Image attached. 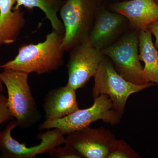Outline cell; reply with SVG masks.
Listing matches in <instances>:
<instances>
[{"mask_svg": "<svg viewBox=\"0 0 158 158\" xmlns=\"http://www.w3.org/2000/svg\"><path fill=\"white\" fill-rule=\"evenodd\" d=\"M122 116L113 109L110 98L106 94H101L94 99L90 107L77 110L63 118L44 121L40 125V130L57 129L63 135L83 129L90 126L91 123L101 120L111 126L118 124Z\"/></svg>", "mask_w": 158, "mask_h": 158, "instance_id": "cell-5", "label": "cell"}, {"mask_svg": "<svg viewBox=\"0 0 158 158\" xmlns=\"http://www.w3.org/2000/svg\"><path fill=\"white\" fill-rule=\"evenodd\" d=\"M102 0H64L59 13L65 28L62 46L69 52L88 39Z\"/></svg>", "mask_w": 158, "mask_h": 158, "instance_id": "cell-3", "label": "cell"}, {"mask_svg": "<svg viewBox=\"0 0 158 158\" xmlns=\"http://www.w3.org/2000/svg\"><path fill=\"white\" fill-rule=\"evenodd\" d=\"M138 37L139 31L130 29L116 42L101 51L123 78L132 84L144 85L148 83L144 80L143 67L138 56Z\"/></svg>", "mask_w": 158, "mask_h": 158, "instance_id": "cell-6", "label": "cell"}, {"mask_svg": "<svg viewBox=\"0 0 158 158\" xmlns=\"http://www.w3.org/2000/svg\"><path fill=\"white\" fill-rule=\"evenodd\" d=\"M16 0H0V47L14 43L26 23L23 11L13 9Z\"/></svg>", "mask_w": 158, "mask_h": 158, "instance_id": "cell-13", "label": "cell"}, {"mask_svg": "<svg viewBox=\"0 0 158 158\" xmlns=\"http://www.w3.org/2000/svg\"><path fill=\"white\" fill-rule=\"evenodd\" d=\"M130 1V0H102L103 4H109V3L120 2H127V1Z\"/></svg>", "mask_w": 158, "mask_h": 158, "instance_id": "cell-20", "label": "cell"}, {"mask_svg": "<svg viewBox=\"0 0 158 158\" xmlns=\"http://www.w3.org/2000/svg\"><path fill=\"white\" fill-rule=\"evenodd\" d=\"M13 118L8 108L7 98L0 94V124L10 121Z\"/></svg>", "mask_w": 158, "mask_h": 158, "instance_id": "cell-18", "label": "cell"}, {"mask_svg": "<svg viewBox=\"0 0 158 158\" xmlns=\"http://www.w3.org/2000/svg\"><path fill=\"white\" fill-rule=\"evenodd\" d=\"M139 59L144 62L143 76L146 83L152 82L158 86V51L152 41L149 30L139 31Z\"/></svg>", "mask_w": 158, "mask_h": 158, "instance_id": "cell-14", "label": "cell"}, {"mask_svg": "<svg viewBox=\"0 0 158 158\" xmlns=\"http://www.w3.org/2000/svg\"><path fill=\"white\" fill-rule=\"evenodd\" d=\"M18 126L16 120L9 123L0 132V154L4 158H35L38 155L48 153L55 147L65 144L64 135L57 129H53L39 135L41 140L39 144L27 147L11 136L12 130Z\"/></svg>", "mask_w": 158, "mask_h": 158, "instance_id": "cell-7", "label": "cell"}, {"mask_svg": "<svg viewBox=\"0 0 158 158\" xmlns=\"http://www.w3.org/2000/svg\"><path fill=\"white\" fill-rule=\"evenodd\" d=\"M29 75L23 72L6 69L0 74L2 82L7 89L8 108L18 126L21 129L31 127L40 118L28 82Z\"/></svg>", "mask_w": 158, "mask_h": 158, "instance_id": "cell-2", "label": "cell"}, {"mask_svg": "<svg viewBox=\"0 0 158 158\" xmlns=\"http://www.w3.org/2000/svg\"><path fill=\"white\" fill-rule=\"evenodd\" d=\"M1 69V67H0ZM1 74V73H0ZM2 80L1 79V77H0V94H2V91L3 90V86H2Z\"/></svg>", "mask_w": 158, "mask_h": 158, "instance_id": "cell-21", "label": "cell"}, {"mask_svg": "<svg viewBox=\"0 0 158 158\" xmlns=\"http://www.w3.org/2000/svg\"><path fill=\"white\" fill-rule=\"evenodd\" d=\"M69 52L66 65L68 74L66 85L76 90L85 87L94 77L105 56L88 39Z\"/></svg>", "mask_w": 158, "mask_h": 158, "instance_id": "cell-8", "label": "cell"}, {"mask_svg": "<svg viewBox=\"0 0 158 158\" xmlns=\"http://www.w3.org/2000/svg\"><path fill=\"white\" fill-rule=\"evenodd\" d=\"M63 36L52 30L43 42L23 44L19 48L16 57L0 65V67L29 74L42 75L58 70L64 64Z\"/></svg>", "mask_w": 158, "mask_h": 158, "instance_id": "cell-1", "label": "cell"}, {"mask_svg": "<svg viewBox=\"0 0 158 158\" xmlns=\"http://www.w3.org/2000/svg\"><path fill=\"white\" fill-rule=\"evenodd\" d=\"M148 30L155 37V46L158 49V21L155 22L151 24L148 27Z\"/></svg>", "mask_w": 158, "mask_h": 158, "instance_id": "cell-19", "label": "cell"}, {"mask_svg": "<svg viewBox=\"0 0 158 158\" xmlns=\"http://www.w3.org/2000/svg\"><path fill=\"white\" fill-rule=\"evenodd\" d=\"M93 77V98H96L101 94L108 95L112 102L114 110L122 117L128 99L131 94L157 86L152 82L137 85L128 81L116 71L111 60L106 56Z\"/></svg>", "mask_w": 158, "mask_h": 158, "instance_id": "cell-4", "label": "cell"}, {"mask_svg": "<svg viewBox=\"0 0 158 158\" xmlns=\"http://www.w3.org/2000/svg\"><path fill=\"white\" fill-rule=\"evenodd\" d=\"M130 29L126 17L110 11L103 4L97 11L88 39L95 48L102 50L116 42Z\"/></svg>", "mask_w": 158, "mask_h": 158, "instance_id": "cell-10", "label": "cell"}, {"mask_svg": "<svg viewBox=\"0 0 158 158\" xmlns=\"http://www.w3.org/2000/svg\"><path fill=\"white\" fill-rule=\"evenodd\" d=\"M157 4H158V0H154Z\"/></svg>", "mask_w": 158, "mask_h": 158, "instance_id": "cell-22", "label": "cell"}, {"mask_svg": "<svg viewBox=\"0 0 158 158\" xmlns=\"http://www.w3.org/2000/svg\"><path fill=\"white\" fill-rule=\"evenodd\" d=\"M104 5L126 17L131 30L146 31L151 24L158 21V4L154 0H130Z\"/></svg>", "mask_w": 158, "mask_h": 158, "instance_id": "cell-11", "label": "cell"}, {"mask_svg": "<svg viewBox=\"0 0 158 158\" xmlns=\"http://www.w3.org/2000/svg\"><path fill=\"white\" fill-rule=\"evenodd\" d=\"M117 140L110 130L89 126L68 134L65 144L76 150L82 158H107Z\"/></svg>", "mask_w": 158, "mask_h": 158, "instance_id": "cell-9", "label": "cell"}, {"mask_svg": "<svg viewBox=\"0 0 158 158\" xmlns=\"http://www.w3.org/2000/svg\"><path fill=\"white\" fill-rule=\"evenodd\" d=\"M141 156L123 140H117L107 158H140Z\"/></svg>", "mask_w": 158, "mask_h": 158, "instance_id": "cell-16", "label": "cell"}, {"mask_svg": "<svg viewBox=\"0 0 158 158\" xmlns=\"http://www.w3.org/2000/svg\"><path fill=\"white\" fill-rule=\"evenodd\" d=\"M64 0H16L14 9H20L23 6L31 11L35 8H39L43 11L46 17L49 20L52 30L64 36L65 28L60 19L58 13Z\"/></svg>", "mask_w": 158, "mask_h": 158, "instance_id": "cell-15", "label": "cell"}, {"mask_svg": "<svg viewBox=\"0 0 158 158\" xmlns=\"http://www.w3.org/2000/svg\"><path fill=\"white\" fill-rule=\"evenodd\" d=\"M48 154L52 158H82L76 150L66 144L63 147H55Z\"/></svg>", "mask_w": 158, "mask_h": 158, "instance_id": "cell-17", "label": "cell"}, {"mask_svg": "<svg viewBox=\"0 0 158 158\" xmlns=\"http://www.w3.org/2000/svg\"><path fill=\"white\" fill-rule=\"evenodd\" d=\"M43 107L46 121L70 115L79 109L76 90L66 85L51 90L45 97Z\"/></svg>", "mask_w": 158, "mask_h": 158, "instance_id": "cell-12", "label": "cell"}]
</instances>
